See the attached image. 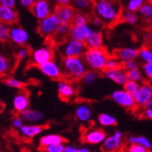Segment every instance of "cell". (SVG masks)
Returning a JSON list of instances; mask_svg holds the SVG:
<instances>
[{
	"mask_svg": "<svg viewBox=\"0 0 152 152\" xmlns=\"http://www.w3.org/2000/svg\"><path fill=\"white\" fill-rule=\"evenodd\" d=\"M54 10L55 8H53L52 3L48 0H37L30 8L32 15L37 20H41L48 17L54 13Z\"/></svg>",
	"mask_w": 152,
	"mask_h": 152,
	"instance_id": "8",
	"label": "cell"
},
{
	"mask_svg": "<svg viewBox=\"0 0 152 152\" xmlns=\"http://www.w3.org/2000/svg\"><path fill=\"white\" fill-rule=\"evenodd\" d=\"M18 21V14L14 7H0V22L8 26L16 25Z\"/></svg>",
	"mask_w": 152,
	"mask_h": 152,
	"instance_id": "20",
	"label": "cell"
},
{
	"mask_svg": "<svg viewBox=\"0 0 152 152\" xmlns=\"http://www.w3.org/2000/svg\"><path fill=\"white\" fill-rule=\"evenodd\" d=\"M110 55L105 48H88L83 55L88 67L98 72H103L107 58Z\"/></svg>",
	"mask_w": 152,
	"mask_h": 152,
	"instance_id": "3",
	"label": "cell"
},
{
	"mask_svg": "<svg viewBox=\"0 0 152 152\" xmlns=\"http://www.w3.org/2000/svg\"><path fill=\"white\" fill-rule=\"evenodd\" d=\"M128 142L129 144H137L143 146L148 149L152 148V142L145 136H131L128 139Z\"/></svg>",
	"mask_w": 152,
	"mask_h": 152,
	"instance_id": "32",
	"label": "cell"
},
{
	"mask_svg": "<svg viewBox=\"0 0 152 152\" xmlns=\"http://www.w3.org/2000/svg\"><path fill=\"white\" fill-rule=\"evenodd\" d=\"M141 70L146 79L149 80L152 78V62L151 63H144L141 65Z\"/></svg>",
	"mask_w": 152,
	"mask_h": 152,
	"instance_id": "42",
	"label": "cell"
},
{
	"mask_svg": "<svg viewBox=\"0 0 152 152\" xmlns=\"http://www.w3.org/2000/svg\"><path fill=\"white\" fill-rule=\"evenodd\" d=\"M17 2H18V0H0V6L15 8L17 6Z\"/></svg>",
	"mask_w": 152,
	"mask_h": 152,
	"instance_id": "49",
	"label": "cell"
},
{
	"mask_svg": "<svg viewBox=\"0 0 152 152\" xmlns=\"http://www.w3.org/2000/svg\"><path fill=\"white\" fill-rule=\"evenodd\" d=\"M137 107H144L145 104L152 99V87L148 81L140 83L137 91L133 95Z\"/></svg>",
	"mask_w": 152,
	"mask_h": 152,
	"instance_id": "11",
	"label": "cell"
},
{
	"mask_svg": "<svg viewBox=\"0 0 152 152\" xmlns=\"http://www.w3.org/2000/svg\"><path fill=\"white\" fill-rule=\"evenodd\" d=\"M30 55V49L28 48H26V46H21V48L17 51V58L18 60H23L26 58Z\"/></svg>",
	"mask_w": 152,
	"mask_h": 152,
	"instance_id": "43",
	"label": "cell"
},
{
	"mask_svg": "<svg viewBox=\"0 0 152 152\" xmlns=\"http://www.w3.org/2000/svg\"><path fill=\"white\" fill-rule=\"evenodd\" d=\"M144 108L145 109H149V108H152V99H149L144 106Z\"/></svg>",
	"mask_w": 152,
	"mask_h": 152,
	"instance_id": "55",
	"label": "cell"
},
{
	"mask_svg": "<svg viewBox=\"0 0 152 152\" xmlns=\"http://www.w3.org/2000/svg\"><path fill=\"white\" fill-rule=\"evenodd\" d=\"M121 66L122 62L117 57H115L114 55H112V56H109V58H107L105 66V69H112V68H117Z\"/></svg>",
	"mask_w": 152,
	"mask_h": 152,
	"instance_id": "40",
	"label": "cell"
},
{
	"mask_svg": "<svg viewBox=\"0 0 152 152\" xmlns=\"http://www.w3.org/2000/svg\"><path fill=\"white\" fill-rule=\"evenodd\" d=\"M65 140L64 137L58 134H48L45 136H42L39 139V145L41 148H46L50 145H56V144H61L64 143Z\"/></svg>",
	"mask_w": 152,
	"mask_h": 152,
	"instance_id": "24",
	"label": "cell"
},
{
	"mask_svg": "<svg viewBox=\"0 0 152 152\" xmlns=\"http://www.w3.org/2000/svg\"><path fill=\"white\" fill-rule=\"evenodd\" d=\"M140 83H137V82H135V81H131V80H128L125 84L123 86V88L125 89L126 91H128L129 93L134 95L137 89L140 88Z\"/></svg>",
	"mask_w": 152,
	"mask_h": 152,
	"instance_id": "41",
	"label": "cell"
},
{
	"mask_svg": "<svg viewBox=\"0 0 152 152\" xmlns=\"http://www.w3.org/2000/svg\"><path fill=\"white\" fill-rule=\"evenodd\" d=\"M107 133L99 128H93L88 129L83 134V141L89 145H100L107 139Z\"/></svg>",
	"mask_w": 152,
	"mask_h": 152,
	"instance_id": "12",
	"label": "cell"
},
{
	"mask_svg": "<svg viewBox=\"0 0 152 152\" xmlns=\"http://www.w3.org/2000/svg\"><path fill=\"white\" fill-rule=\"evenodd\" d=\"M88 48H104V34L99 29H94L89 37L86 40Z\"/></svg>",
	"mask_w": 152,
	"mask_h": 152,
	"instance_id": "22",
	"label": "cell"
},
{
	"mask_svg": "<svg viewBox=\"0 0 152 152\" xmlns=\"http://www.w3.org/2000/svg\"><path fill=\"white\" fill-rule=\"evenodd\" d=\"M38 68L45 77L52 80H59L64 77L61 65L53 59L38 66Z\"/></svg>",
	"mask_w": 152,
	"mask_h": 152,
	"instance_id": "7",
	"label": "cell"
},
{
	"mask_svg": "<svg viewBox=\"0 0 152 152\" xmlns=\"http://www.w3.org/2000/svg\"><path fill=\"white\" fill-rule=\"evenodd\" d=\"M137 15L146 23H152V0L145 2L137 10Z\"/></svg>",
	"mask_w": 152,
	"mask_h": 152,
	"instance_id": "27",
	"label": "cell"
},
{
	"mask_svg": "<svg viewBox=\"0 0 152 152\" xmlns=\"http://www.w3.org/2000/svg\"><path fill=\"white\" fill-rule=\"evenodd\" d=\"M11 124H12L13 128L20 129V128L24 125V120L22 119V118L20 117L19 114L18 115H15V116H13V118H12Z\"/></svg>",
	"mask_w": 152,
	"mask_h": 152,
	"instance_id": "48",
	"label": "cell"
},
{
	"mask_svg": "<svg viewBox=\"0 0 152 152\" xmlns=\"http://www.w3.org/2000/svg\"><path fill=\"white\" fill-rule=\"evenodd\" d=\"M58 93L62 100L68 101L76 95V88L69 79H59L58 83Z\"/></svg>",
	"mask_w": 152,
	"mask_h": 152,
	"instance_id": "15",
	"label": "cell"
},
{
	"mask_svg": "<svg viewBox=\"0 0 152 152\" xmlns=\"http://www.w3.org/2000/svg\"><path fill=\"white\" fill-rule=\"evenodd\" d=\"M140 17L137 14V12H133V11H129V10H123L121 17H120V22L125 23L128 25H136L137 22H139Z\"/></svg>",
	"mask_w": 152,
	"mask_h": 152,
	"instance_id": "31",
	"label": "cell"
},
{
	"mask_svg": "<svg viewBox=\"0 0 152 152\" xmlns=\"http://www.w3.org/2000/svg\"><path fill=\"white\" fill-rule=\"evenodd\" d=\"M0 7H1V6H0Z\"/></svg>",
	"mask_w": 152,
	"mask_h": 152,
	"instance_id": "60",
	"label": "cell"
},
{
	"mask_svg": "<svg viewBox=\"0 0 152 152\" xmlns=\"http://www.w3.org/2000/svg\"><path fill=\"white\" fill-rule=\"evenodd\" d=\"M148 82H149V84H150V85H151V87H152V78H151V79H149V80H148Z\"/></svg>",
	"mask_w": 152,
	"mask_h": 152,
	"instance_id": "59",
	"label": "cell"
},
{
	"mask_svg": "<svg viewBox=\"0 0 152 152\" xmlns=\"http://www.w3.org/2000/svg\"><path fill=\"white\" fill-rule=\"evenodd\" d=\"M137 60L140 63H151L152 62V47L148 45H144L139 48Z\"/></svg>",
	"mask_w": 152,
	"mask_h": 152,
	"instance_id": "30",
	"label": "cell"
},
{
	"mask_svg": "<svg viewBox=\"0 0 152 152\" xmlns=\"http://www.w3.org/2000/svg\"><path fill=\"white\" fill-rule=\"evenodd\" d=\"M137 54H139V48L135 47H123L116 49L113 53L115 57H117L122 63L131 60V59H137Z\"/></svg>",
	"mask_w": 152,
	"mask_h": 152,
	"instance_id": "21",
	"label": "cell"
},
{
	"mask_svg": "<svg viewBox=\"0 0 152 152\" xmlns=\"http://www.w3.org/2000/svg\"><path fill=\"white\" fill-rule=\"evenodd\" d=\"M92 12L105 26H113L120 22L123 8L119 0H96Z\"/></svg>",
	"mask_w": 152,
	"mask_h": 152,
	"instance_id": "1",
	"label": "cell"
},
{
	"mask_svg": "<svg viewBox=\"0 0 152 152\" xmlns=\"http://www.w3.org/2000/svg\"><path fill=\"white\" fill-rule=\"evenodd\" d=\"M60 65L64 77L72 81L82 80L85 73L88 69L83 57L62 58Z\"/></svg>",
	"mask_w": 152,
	"mask_h": 152,
	"instance_id": "2",
	"label": "cell"
},
{
	"mask_svg": "<svg viewBox=\"0 0 152 152\" xmlns=\"http://www.w3.org/2000/svg\"><path fill=\"white\" fill-rule=\"evenodd\" d=\"M123 148V141L121 137L114 134L107 137V139L101 144V149L104 152H119Z\"/></svg>",
	"mask_w": 152,
	"mask_h": 152,
	"instance_id": "19",
	"label": "cell"
},
{
	"mask_svg": "<svg viewBox=\"0 0 152 152\" xmlns=\"http://www.w3.org/2000/svg\"><path fill=\"white\" fill-rule=\"evenodd\" d=\"M75 117L81 123H88L93 118V111L89 104L81 102L75 108Z\"/></svg>",
	"mask_w": 152,
	"mask_h": 152,
	"instance_id": "18",
	"label": "cell"
},
{
	"mask_svg": "<svg viewBox=\"0 0 152 152\" xmlns=\"http://www.w3.org/2000/svg\"><path fill=\"white\" fill-rule=\"evenodd\" d=\"M77 152H90L89 148H86V147H81V148H77Z\"/></svg>",
	"mask_w": 152,
	"mask_h": 152,
	"instance_id": "56",
	"label": "cell"
},
{
	"mask_svg": "<svg viewBox=\"0 0 152 152\" xmlns=\"http://www.w3.org/2000/svg\"><path fill=\"white\" fill-rule=\"evenodd\" d=\"M110 96H111L112 100L117 105L125 109L132 110L137 107L134 96L129 93L128 91H126L124 88L114 90L111 93V95H110Z\"/></svg>",
	"mask_w": 152,
	"mask_h": 152,
	"instance_id": "6",
	"label": "cell"
},
{
	"mask_svg": "<svg viewBox=\"0 0 152 152\" xmlns=\"http://www.w3.org/2000/svg\"><path fill=\"white\" fill-rule=\"evenodd\" d=\"M103 75L118 86H124V84L128 81L127 70L124 69L122 66L112 69H105L103 71Z\"/></svg>",
	"mask_w": 152,
	"mask_h": 152,
	"instance_id": "14",
	"label": "cell"
},
{
	"mask_svg": "<svg viewBox=\"0 0 152 152\" xmlns=\"http://www.w3.org/2000/svg\"><path fill=\"white\" fill-rule=\"evenodd\" d=\"M128 152H150V149L137 144H130L128 147Z\"/></svg>",
	"mask_w": 152,
	"mask_h": 152,
	"instance_id": "47",
	"label": "cell"
},
{
	"mask_svg": "<svg viewBox=\"0 0 152 152\" xmlns=\"http://www.w3.org/2000/svg\"><path fill=\"white\" fill-rule=\"evenodd\" d=\"M44 130L45 127L41 125H23L20 128L21 134L27 139H32V137L41 134Z\"/></svg>",
	"mask_w": 152,
	"mask_h": 152,
	"instance_id": "26",
	"label": "cell"
},
{
	"mask_svg": "<svg viewBox=\"0 0 152 152\" xmlns=\"http://www.w3.org/2000/svg\"><path fill=\"white\" fill-rule=\"evenodd\" d=\"M5 107H6V105L3 101L0 100V114H1L2 112H4L5 110Z\"/></svg>",
	"mask_w": 152,
	"mask_h": 152,
	"instance_id": "57",
	"label": "cell"
},
{
	"mask_svg": "<svg viewBox=\"0 0 152 152\" xmlns=\"http://www.w3.org/2000/svg\"><path fill=\"white\" fill-rule=\"evenodd\" d=\"M94 28L90 23L86 24H71L69 37L86 42V40L89 37Z\"/></svg>",
	"mask_w": 152,
	"mask_h": 152,
	"instance_id": "9",
	"label": "cell"
},
{
	"mask_svg": "<svg viewBox=\"0 0 152 152\" xmlns=\"http://www.w3.org/2000/svg\"><path fill=\"white\" fill-rule=\"evenodd\" d=\"M10 26L5 23L0 22V42L5 43L9 40Z\"/></svg>",
	"mask_w": 152,
	"mask_h": 152,
	"instance_id": "37",
	"label": "cell"
},
{
	"mask_svg": "<svg viewBox=\"0 0 152 152\" xmlns=\"http://www.w3.org/2000/svg\"><path fill=\"white\" fill-rule=\"evenodd\" d=\"M70 26L71 25H69V24H64V23L59 24L56 32H55V34L52 36L53 39L55 40V42L60 44L61 42L67 39V37H69Z\"/></svg>",
	"mask_w": 152,
	"mask_h": 152,
	"instance_id": "23",
	"label": "cell"
},
{
	"mask_svg": "<svg viewBox=\"0 0 152 152\" xmlns=\"http://www.w3.org/2000/svg\"><path fill=\"white\" fill-rule=\"evenodd\" d=\"M60 21L58 16L55 13H52L48 17L38 20L37 24V32L44 37H52L56 32Z\"/></svg>",
	"mask_w": 152,
	"mask_h": 152,
	"instance_id": "5",
	"label": "cell"
},
{
	"mask_svg": "<svg viewBox=\"0 0 152 152\" xmlns=\"http://www.w3.org/2000/svg\"><path fill=\"white\" fill-rule=\"evenodd\" d=\"M20 117L22 119L26 122H29V123H36L40 121L43 118V114L41 113L38 110L32 109V108H27L21 113H19Z\"/></svg>",
	"mask_w": 152,
	"mask_h": 152,
	"instance_id": "25",
	"label": "cell"
},
{
	"mask_svg": "<svg viewBox=\"0 0 152 152\" xmlns=\"http://www.w3.org/2000/svg\"><path fill=\"white\" fill-rule=\"evenodd\" d=\"M98 123L102 128H110L117 125V118L109 113H100L98 116Z\"/></svg>",
	"mask_w": 152,
	"mask_h": 152,
	"instance_id": "29",
	"label": "cell"
},
{
	"mask_svg": "<svg viewBox=\"0 0 152 152\" xmlns=\"http://www.w3.org/2000/svg\"><path fill=\"white\" fill-rule=\"evenodd\" d=\"M77 148L73 146V145H67L65 146L63 152H77Z\"/></svg>",
	"mask_w": 152,
	"mask_h": 152,
	"instance_id": "52",
	"label": "cell"
},
{
	"mask_svg": "<svg viewBox=\"0 0 152 152\" xmlns=\"http://www.w3.org/2000/svg\"><path fill=\"white\" fill-rule=\"evenodd\" d=\"M148 0H129L126 5V9L133 12H137L140 7Z\"/></svg>",
	"mask_w": 152,
	"mask_h": 152,
	"instance_id": "39",
	"label": "cell"
},
{
	"mask_svg": "<svg viewBox=\"0 0 152 152\" xmlns=\"http://www.w3.org/2000/svg\"><path fill=\"white\" fill-rule=\"evenodd\" d=\"M4 83L9 88H18V89H23V88L25 87V83L16 77H7L4 80Z\"/></svg>",
	"mask_w": 152,
	"mask_h": 152,
	"instance_id": "36",
	"label": "cell"
},
{
	"mask_svg": "<svg viewBox=\"0 0 152 152\" xmlns=\"http://www.w3.org/2000/svg\"><path fill=\"white\" fill-rule=\"evenodd\" d=\"M54 58V51L49 46H42L35 49L31 54V62L38 66Z\"/></svg>",
	"mask_w": 152,
	"mask_h": 152,
	"instance_id": "10",
	"label": "cell"
},
{
	"mask_svg": "<svg viewBox=\"0 0 152 152\" xmlns=\"http://www.w3.org/2000/svg\"><path fill=\"white\" fill-rule=\"evenodd\" d=\"M19 4L26 8H31V7L34 5V3L37 1V0H18Z\"/></svg>",
	"mask_w": 152,
	"mask_h": 152,
	"instance_id": "50",
	"label": "cell"
},
{
	"mask_svg": "<svg viewBox=\"0 0 152 152\" xmlns=\"http://www.w3.org/2000/svg\"><path fill=\"white\" fill-rule=\"evenodd\" d=\"M95 0H73L72 6L78 12L89 13L93 11Z\"/></svg>",
	"mask_w": 152,
	"mask_h": 152,
	"instance_id": "28",
	"label": "cell"
},
{
	"mask_svg": "<svg viewBox=\"0 0 152 152\" xmlns=\"http://www.w3.org/2000/svg\"><path fill=\"white\" fill-rule=\"evenodd\" d=\"M99 73L98 71H95L93 69H88V71L85 73L84 77L82 78V81L84 82L85 85H88V86H91L93 85L94 83L98 80L99 78Z\"/></svg>",
	"mask_w": 152,
	"mask_h": 152,
	"instance_id": "35",
	"label": "cell"
},
{
	"mask_svg": "<svg viewBox=\"0 0 152 152\" xmlns=\"http://www.w3.org/2000/svg\"><path fill=\"white\" fill-rule=\"evenodd\" d=\"M9 40L18 46H26L29 40V34L21 26L13 25L10 27Z\"/></svg>",
	"mask_w": 152,
	"mask_h": 152,
	"instance_id": "13",
	"label": "cell"
},
{
	"mask_svg": "<svg viewBox=\"0 0 152 152\" xmlns=\"http://www.w3.org/2000/svg\"><path fill=\"white\" fill-rule=\"evenodd\" d=\"M76 9L72 5L70 6H56L54 13L58 16L60 23L69 24L71 25L73 22V18L76 14Z\"/></svg>",
	"mask_w": 152,
	"mask_h": 152,
	"instance_id": "16",
	"label": "cell"
},
{
	"mask_svg": "<svg viewBox=\"0 0 152 152\" xmlns=\"http://www.w3.org/2000/svg\"><path fill=\"white\" fill-rule=\"evenodd\" d=\"M88 49L85 42L68 37L58 46V53L62 58L83 57Z\"/></svg>",
	"mask_w": 152,
	"mask_h": 152,
	"instance_id": "4",
	"label": "cell"
},
{
	"mask_svg": "<svg viewBox=\"0 0 152 152\" xmlns=\"http://www.w3.org/2000/svg\"><path fill=\"white\" fill-rule=\"evenodd\" d=\"M127 75H128V80L135 81L137 83H142L145 80V77L140 67L134 68V69L127 71Z\"/></svg>",
	"mask_w": 152,
	"mask_h": 152,
	"instance_id": "33",
	"label": "cell"
},
{
	"mask_svg": "<svg viewBox=\"0 0 152 152\" xmlns=\"http://www.w3.org/2000/svg\"><path fill=\"white\" fill-rule=\"evenodd\" d=\"M114 135L117 136V137H121V139L123 137V133H122L121 131H119V130H117V131L114 133Z\"/></svg>",
	"mask_w": 152,
	"mask_h": 152,
	"instance_id": "58",
	"label": "cell"
},
{
	"mask_svg": "<svg viewBox=\"0 0 152 152\" xmlns=\"http://www.w3.org/2000/svg\"><path fill=\"white\" fill-rule=\"evenodd\" d=\"M30 106V99L29 94L26 90L21 89L18 93L16 94V96L13 99V107L15 111L19 114L24 110L29 108Z\"/></svg>",
	"mask_w": 152,
	"mask_h": 152,
	"instance_id": "17",
	"label": "cell"
},
{
	"mask_svg": "<svg viewBox=\"0 0 152 152\" xmlns=\"http://www.w3.org/2000/svg\"><path fill=\"white\" fill-rule=\"evenodd\" d=\"M89 23H90V25L93 26V28L94 29H99V30H100L102 27L105 26L104 25V23H103V21L99 18V17H96V16H93V17H91L90 18V20H89Z\"/></svg>",
	"mask_w": 152,
	"mask_h": 152,
	"instance_id": "45",
	"label": "cell"
},
{
	"mask_svg": "<svg viewBox=\"0 0 152 152\" xmlns=\"http://www.w3.org/2000/svg\"><path fill=\"white\" fill-rule=\"evenodd\" d=\"M10 61L2 53H0V77H7L10 72Z\"/></svg>",
	"mask_w": 152,
	"mask_h": 152,
	"instance_id": "34",
	"label": "cell"
},
{
	"mask_svg": "<svg viewBox=\"0 0 152 152\" xmlns=\"http://www.w3.org/2000/svg\"><path fill=\"white\" fill-rule=\"evenodd\" d=\"M95 1H96V0H95Z\"/></svg>",
	"mask_w": 152,
	"mask_h": 152,
	"instance_id": "61",
	"label": "cell"
},
{
	"mask_svg": "<svg viewBox=\"0 0 152 152\" xmlns=\"http://www.w3.org/2000/svg\"><path fill=\"white\" fill-rule=\"evenodd\" d=\"M56 6H70L73 3V0H54Z\"/></svg>",
	"mask_w": 152,
	"mask_h": 152,
	"instance_id": "51",
	"label": "cell"
},
{
	"mask_svg": "<svg viewBox=\"0 0 152 152\" xmlns=\"http://www.w3.org/2000/svg\"><path fill=\"white\" fill-rule=\"evenodd\" d=\"M65 148L64 143L56 144V145H50L46 148H43L44 152H63Z\"/></svg>",
	"mask_w": 152,
	"mask_h": 152,
	"instance_id": "46",
	"label": "cell"
},
{
	"mask_svg": "<svg viewBox=\"0 0 152 152\" xmlns=\"http://www.w3.org/2000/svg\"><path fill=\"white\" fill-rule=\"evenodd\" d=\"M143 37H144V39H146V40H150V39L152 38V34L149 33V32H148V31H146V32L144 33V35H143Z\"/></svg>",
	"mask_w": 152,
	"mask_h": 152,
	"instance_id": "54",
	"label": "cell"
},
{
	"mask_svg": "<svg viewBox=\"0 0 152 152\" xmlns=\"http://www.w3.org/2000/svg\"><path fill=\"white\" fill-rule=\"evenodd\" d=\"M122 66L124 69H126L127 71L134 69V68H137L140 67V61L137 59H131V60H128L122 63Z\"/></svg>",
	"mask_w": 152,
	"mask_h": 152,
	"instance_id": "44",
	"label": "cell"
},
{
	"mask_svg": "<svg viewBox=\"0 0 152 152\" xmlns=\"http://www.w3.org/2000/svg\"><path fill=\"white\" fill-rule=\"evenodd\" d=\"M89 20H90V17L88 13L77 11L73 18L72 24H86V23H89Z\"/></svg>",
	"mask_w": 152,
	"mask_h": 152,
	"instance_id": "38",
	"label": "cell"
},
{
	"mask_svg": "<svg viewBox=\"0 0 152 152\" xmlns=\"http://www.w3.org/2000/svg\"><path fill=\"white\" fill-rule=\"evenodd\" d=\"M143 117L148 119H152V108L149 109H145L143 111Z\"/></svg>",
	"mask_w": 152,
	"mask_h": 152,
	"instance_id": "53",
	"label": "cell"
}]
</instances>
